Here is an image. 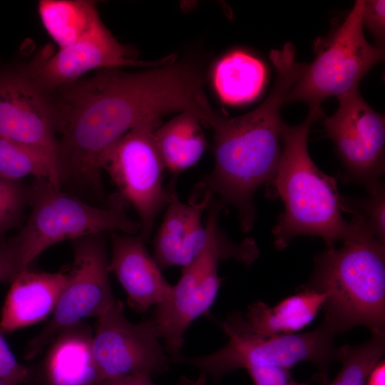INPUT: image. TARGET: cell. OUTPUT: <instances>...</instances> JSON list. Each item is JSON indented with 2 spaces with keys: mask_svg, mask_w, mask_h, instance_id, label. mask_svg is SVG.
Masks as SVG:
<instances>
[{
  "mask_svg": "<svg viewBox=\"0 0 385 385\" xmlns=\"http://www.w3.org/2000/svg\"><path fill=\"white\" fill-rule=\"evenodd\" d=\"M50 93L61 189L101 207L111 202L101 159L120 138L174 111L192 113L203 123L215 113L200 72L187 63L135 73L101 69Z\"/></svg>",
  "mask_w": 385,
  "mask_h": 385,
  "instance_id": "1",
  "label": "cell"
},
{
  "mask_svg": "<svg viewBox=\"0 0 385 385\" xmlns=\"http://www.w3.org/2000/svg\"><path fill=\"white\" fill-rule=\"evenodd\" d=\"M270 58L275 81L265 100L240 116L216 113L207 125L214 132L215 163L199 188L210 192L223 207L234 206L244 232L250 231L256 220L255 193L270 184L278 167L284 123L281 109L307 68L295 60V47L289 42L272 50Z\"/></svg>",
  "mask_w": 385,
  "mask_h": 385,
  "instance_id": "2",
  "label": "cell"
},
{
  "mask_svg": "<svg viewBox=\"0 0 385 385\" xmlns=\"http://www.w3.org/2000/svg\"><path fill=\"white\" fill-rule=\"evenodd\" d=\"M322 111H309L300 124L282 128V153L275 175L266 186L270 197H279L284 205L272 230L277 249H284L299 235L319 236L328 249L339 240L351 237L357 230L352 218L342 215L337 178L323 173L312 160L307 148L312 123Z\"/></svg>",
  "mask_w": 385,
  "mask_h": 385,
  "instance_id": "3",
  "label": "cell"
},
{
  "mask_svg": "<svg viewBox=\"0 0 385 385\" xmlns=\"http://www.w3.org/2000/svg\"><path fill=\"white\" fill-rule=\"evenodd\" d=\"M356 219V232L341 247L314 256L313 273L301 289L327 295L324 319L337 333L359 325L385 332V244Z\"/></svg>",
  "mask_w": 385,
  "mask_h": 385,
  "instance_id": "4",
  "label": "cell"
},
{
  "mask_svg": "<svg viewBox=\"0 0 385 385\" xmlns=\"http://www.w3.org/2000/svg\"><path fill=\"white\" fill-rule=\"evenodd\" d=\"M228 337L219 350L201 356L171 358V363L191 365L215 381L240 369L282 367L291 369L300 362L317 366L314 379L325 385L332 363L337 360L334 346L335 328L327 320L317 328L305 333L264 336L252 329L239 312L229 314L220 323Z\"/></svg>",
  "mask_w": 385,
  "mask_h": 385,
  "instance_id": "5",
  "label": "cell"
},
{
  "mask_svg": "<svg viewBox=\"0 0 385 385\" xmlns=\"http://www.w3.org/2000/svg\"><path fill=\"white\" fill-rule=\"evenodd\" d=\"M30 213L19 232L12 236L26 270L47 248L64 240L111 232L134 235L140 224L125 212L123 202L101 207L36 178L29 186Z\"/></svg>",
  "mask_w": 385,
  "mask_h": 385,
  "instance_id": "6",
  "label": "cell"
},
{
  "mask_svg": "<svg viewBox=\"0 0 385 385\" xmlns=\"http://www.w3.org/2000/svg\"><path fill=\"white\" fill-rule=\"evenodd\" d=\"M364 0H357L343 23L314 43L313 61L289 93L287 102L301 101L309 111H322L324 101L358 91L364 75L384 58V48L364 35Z\"/></svg>",
  "mask_w": 385,
  "mask_h": 385,
  "instance_id": "7",
  "label": "cell"
},
{
  "mask_svg": "<svg viewBox=\"0 0 385 385\" xmlns=\"http://www.w3.org/2000/svg\"><path fill=\"white\" fill-rule=\"evenodd\" d=\"M175 179L167 188L166 210L153 242V257L160 270L184 267L212 247L220 250L226 260L252 265L260 254L255 240L231 241L219 227V215L224 207L213 195L200 190V200L184 202L177 193Z\"/></svg>",
  "mask_w": 385,
  "mask_h": 385,
  "instance_id": "8",
  "label": "cell"
},
{
  "mask_svg": "<svg viewBox=\"0 0 385 385\" xmlns=\"http://www.w3.org/2000/svg\"><path fill=\"white\" fill-rule=\"evenodd\" d=\"M159 123L146 122L126 133L104 152L100 163L117 188L118 197L136 211L139 235L145 242L168 201L163 185L165 167L154 139Z\"/></svg>",
  "mask_w": 385,
  "mask_h": 385,
  "instance_id": "9",
  "label": "cell"
},
{
  "mask_svg": "<svg viewBox=\"0 0 385 385\" xmlns=\"http://www.w3.org/2000/svg\"><path fill=\"white\" fill-rule=\"evenodd\" d=\"M106 233L72 240L73 262L48 322L30 341L25 357L31 359L66 328L85 317H98L115 301L109 281Z\"/></svg>",
  "mask_w": 385,
  "mask_h": 385,
  "instance_id": "10",
  "label": "cell"
},
{
  "mask_svg": "<svg viewBox=\"0 0 385 385\" xmlns=\"http://www.w3.org/2000/svg\"><path fill=\"white\" fill-rule=\"evenodd\" d=\"M338 100L337 110L325 116L323 123L342 163L340 179L373 194L382 184L385 170V117L371 108L359 91Z\"/></svg>",
  "mask_w": 385,
  "mask_h": 385,
  "instance_id": "11",
  "label": "cell"
},
{
  "mask_svg": "<svg viewBox=\"0 0 385 385\" xmlns=\"http://www.w3.org/2000/svg\"><path fill=\"white\" fill-rule=\"evenodd\" d=\"M97 319L92 350L101 381L135 373L151 376L169 369L170 357L151 319L132 323L118 300Z\"/></svg>",
  "mask_w": 385,
  "mask_h": 385,
  "instance_id": "12",
  "label": "cell"
},
{
  "mask_svg": "<svg viewBox=\"0 0 385 385\" xmlns=\"http://www.w3.org/2000/svg\"><path fill=\"white\" fill-rule=\"evenodd\" d=\"M175 55L155 61H143L129 47L119 43L102 24L92 34L53 55L44 51L24 66L42 88L51 92L73 83L88 71L122 66L155 67L173 61Z\"/></svg>",
  "mask_w": 385,
  "mask_h": 385,
  "instance_id": "13",
  "label": "cell"
},
{
  "mask_svg": "<svg viewBox=\"0 0 385 385\" xmlns=\"http://www.w3.org/2000/svg\"><path fill=\"white\" fill-rule=\"evenodd\" d=\"M0 138L40 150L56 165L51 96L24 66L0 71Z\"/></svg>",
  "mask_w": 385,
  "mask_h": 385,
  "instance_id": "14",
  "label": "cell"
},
{
  "mask_svg": "<svg viewBox=\"0 0 385 385\" xmlns=\"http://www.w3.org/2000/svg\"><path fill=\"white\" fill-rule=\"evenodd\" d=\"M220 260H226L216 248H209L183 267L182 274L167 297L156 305L153 318L165 350L170 358L180 355L184 335L198 317L206 313L215 302L221 279Z\"/></svg>",
  "mask_w": 385,
  "mask_h": 385,
  "instance_id": "15",
  "label": "cell"
},
{
  "mask_svg": "<svg viewBox=\"0 0 385 385\" xmlns=\"http://www.w3.org/2000/svg\"><path fill=\"white\" fill-rule=\"evenodd\" d=\"M144 242L139 235L111 232L110 272L125 289L128 305L138 313H145L162 302L173 287Z\"/></svg>",
  "mask_w": 385,
  "mask_h": 385,
  "instance_id": "16",
  "label": "cell"
},
{
  "mask_svg": "<svg viewBox=\"0 0 385 385\" xmlns=\"http://www.w3.org/2000/svg\"><path fill=\"white\" fill-rule=\"evenodd\" d=\"M67 282V272H21L11 283L2 308L0 332L39 322L52 314Z\"/></svg>",
  "mask_w": 385,
  "mask_h": 385,
  "instance_id": "17",
  "label": "cell"
},
{
  "mask_svg": "<svg viewBox=\"0 0 385 385\" xmlns=\"http://www.w3.org/2000/svg\"><path fill=\"white\" fill-rule=\"evenodd\" d=\"M46 359L48 385H97L101 382L92 350L91 331L80 323L61 331Z\"/></svg>",
  "mask_w": 385,
  "mask_h": 385,
  "instance_id": "18",
  "label": "cell"
},
{
  "mask_svg": "<svg viewBox=\"0 0 385 385\" xmlns=\"http://www.w3.org/2000/svg\"><path fill=\"white\" fill-rule=\"evenodd\" d=\"M326 299L324 293L301 289L274 307L262 301L253 302L245 319L252 329L261 335L294 334L312 322Z\"/></svg>",
  "mask_w": 385,
  "mask_h": 385,
  "instance_id": "19",
  "label": "cell"
},
{
  "mask_svg": "<svg viewBox=\"0 0 385 385\" xmlns=\"http://www.w3.org/2000/svg\"><path fill=\"white\" fill-rule=\"evenodd\" d=\"M200 123L195 115L183 112L154 131L165 169L175 178L196 164L207 148Z\"/></svg>",
  "mask_w": 385,
  "mask_h": 385,
  "instance_id": "20",
  "label": "cell"
},
{
  "mask_svg": "<svg viewBox=\"0 0 385 385\" xmlns=\"http://www.w3.org/2000/svg\"><path fill=\"white\" fill-rule=\"evenodd\" d=\"M38 12L43 26L59 48L84 38L103 24L94 1L41 0Z\"/></svg>",
  "mask_w": 385,
  "mask_h": 385,
  "instance_id": "21",
  "label": "cell"
},
{
  "mask_svg": "<svg viewBox=\"0 0 385 385\" xmlns=\"http://www.w3.org/2000/svg\"><path fill=\"white\" fill-rule=\"evenodd\" d=\"M265 79L266 68L263 63L242 51L225 56L213 71L215 90L221 100L229 104L255 99L260 93Z\"/></svg>",
  "mask_w": 385,
  "mask_h": 385,
  "instance_id": "22",
  "label": "cell"
},
{
  "mask_svg": "<svg viewBox=\"0 0 385 385\" xmlns=\"http://www.w3.org/2000/svg\"><path fill=\"white\" fill-rule=\"evenodd\" d=\"M47 179L61 188L55 161L25 144L0 138V178L21 180L26 176Z\"/></svg>",
  "mask_w": 385,
  "mask_h": 385,
  "instance_id": "23",
  "label": "cell"
},
{
  "mask_svg": "<svg viewBox=\"0 0 385 385\" xmlns=\"http://www.w3.org/2000/svg\"><path fill=\"white\" fill-rule=\"evenodd\" d=\"M385 352V332H371V338L357 346L338 348L342 367L337 376L325 385H364L374 366Z\"/></svg>",
  "mask_w": 385,
  "mask_h": 385,
  "instance_id": "24",
  "label": "cell"
},
{
  "mask_svg": "<svg viewBox=\"0 0 385 385\" xmlns=\"http://www.w3.org/2000/svg\"><path fill=\"white\" fill-rule=\"evenodd\" d=\"M341 209L360 217L374 237L385 244V187L383 183L367 197L342 196Z\"/></svg>",
  "mask_w": 385,
  "mask_h": 385,
  "instance_id": "25",
  "label": "cell"
},
{
  "mask_svg": "<svg viewBox=\"0 0 385 385\" xmlns=\"http://www.w3.org/2000/svg\"><path fill=\"white\" fill-rule=\"evenodd\" d=\"M29 189L22 180L0 178V235L21 227L29 202Z\"/></svg>",
  "mask_w": 385,
  "mask_h": 385,
  "instance_id": "26",
  "label": "cell"
},
{
  "mask_svg": "<svg viewBox=\"0 0 385 385\" xmlns=\"http://www.w3.org/2000/svg\"><path fill=\"white\" fill-rule=\"evenodd\" d=\"M24 270L21 256L13 238L0 235V283H11Z\"/></svg>",
  "mask_w": 385,
  "mask_h": 385,
  "instance_id": "27",
  "label": "cell"
},
{
  "mask_svg": "<svg viewBox=\"0 0 385 385\" xmlns=\"http://www.w3.org/2000/svg\"><path fill=\"white\" fill-rule=\"evenodd\" d=\"M31 371L19 363L0 332V379L22 385L31 379Z\"/></svg>",
  "mask_w": 385,
  "mask_h": 385,
  "instance_id": "28",
  "label": "cell"
},
{
  "mask_svg": "<svg viewBox=\"0 0 385 385\" xmlns=\"http://www.w3.org/2000/svg\"><path fill=\"white\" fill-rule=\"evenodd\" d=\"M385 1L384 0L364 1L362 25L372 35L375 45L384 48L385 41Z\"/></svg>",
  "mask_w": 385,
  "mask_h": 385,
  "instance_id": "29",
  "label": "cell"
},
{
  "mask_svg": "<svg viewBox=\"0 0 385 385\" xmlns=\"http://www.w3.org/2000/svg\"><path fill=\"white\" fill-rule=\"evenodd\" d=\"M254 385H309L312 380L306 382L296 381L289 369L282 367L257 366L246 369Z\"/></svg>",
  "mask_w": 385,
  "mask_h": 385,
  "instance_id": "30",
  "label": "cell"
},
{
  "mask_svg": "<svg viewBox=\"0 0 385 385\" xmlns=\"http://www.w3.org/2000/svg\"><path fill=\"white\" fill-rule=\"evenodd\" d=\"M150 375L145 373H135L120 376L101 381L97 385H158L154 383ZM185 381L178 385H183Z\"/></svg>",
  "mask_w": 385,
  "mask_h": 385,
  "instance_id": "31",
  "label": "cell"
},
{
  "mask_svg": "<svg viewBox=\"0 0 385 385\" xmlns=\"http://www.w3.org/2000/svg\"><path fill=\"white\" fill-rule=\"evenodd\" d=\"M364 385H385V361L380 360L371 369Z\"/></svg>",
  "mask_w": 385,
  "mask_h": 385,
  "instance_id": "32",
  "label": "cell"
},
{
  "mask_svg": "<svg viewBox=\"0 0 385 385\" xmlns=\"http://www.w3.org/2000/svg\"><path fill=\"white\" fill-rule=\"evenodd\" d=\"M207 376L203 374L200 373L198 377L195 380L188 381L185 380L183 385H205Z\"/></svg>",
  "mask_w": 385,
  "mask_h": 385,
  "instance_id": "33",
  "label": "cell"
},
{
  "mask_svg": "<svg viewBox=\"0 0 385 385\" xmlns=\"http://www.w3.org/2000/svg\"><path fill=\"white\" fill-rule=\"evenodd\" d=\"M0 385H16V384H13L6 382L2 379H0Z\"/></svg>",
  "mask_w": 385,
  "mask_h": 385,
  "instance_id": "34",
  "label": "cell"
}]
</instances>
